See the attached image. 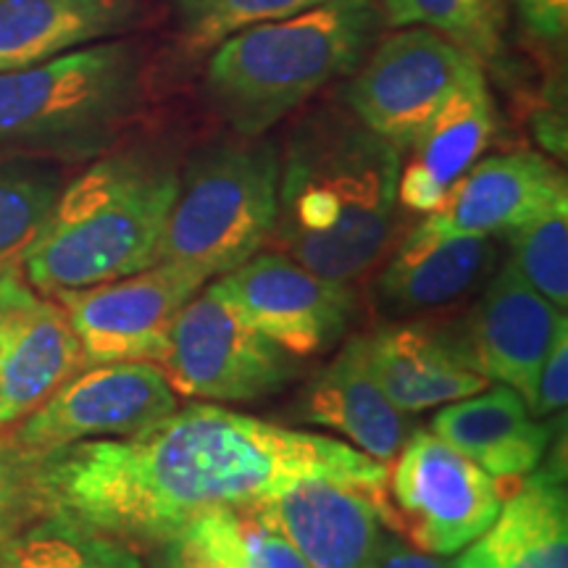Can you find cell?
<instances>
[{"label":"cell","instance_id":"obj_1","mask_svg":"<svg viewBox=\"0 0 568 568\" xmlns=\"http://www.w3.org/2000/svg\"><path fill=\"white\" fill-rule=\"evenodd\" d=\"M387 464L345 439L209 406L176 408L130 437L84 439L38 456L45 510L138 545H161L209 510L266 500L305 479L385 493Z\"/></svg>","mask_w":568,"mask_h":568},{"label":"cell","instance_id":"obj_2","mask_svg":"<svg viewBox=\"0 0 568 568\" xmlns=\"http://www.w3.org/2000/svg\"><path fill=\"white\" fill-rule=\"evenodd\" d=\"M403 151L347 105H318L280 153L276 245L297 264L351 284L385 255L395 234Z\"/></svg>","mask_w":568,"mask_h":568},{"label":"cell","instance_id":"obj_3","mask_svg":"<svg viewBox=\"0 0 568 568\" xmlns=\"http://www.w3.org/2000/svg\"><path fill=\"white\" fill-rule=\"evenodd\" d=\"M180 172L155 151H109L63 184L21 258L42 295L122 280L153 266Z\"/></svg>","mask_w":568,"mask_h":568},{"label":"cell","instance_id":"obj_4","mask_svg":"<svg viewBox=\"0 0 568 568\" xmlns=\"http://www.w3.org/2000/svg\"><path fill=\"white\" fill-rule=\"evenodd\" d=\"M379 21L376 0H324L232 34L205 67L213 109L234 134L264 138L326 84L358 69Z\"/></svg>","mask_w":568,"mask_h":568},{"label":"cell","instance_id":"obj_5","mask_svg":"<svg viewBox=\"0 0 568 568\" xmlns=\"http://www.w3.org/2000/svg\"><path fill=\"white\" fill-rule=\"evenodd\" d=\"M145 98V55L103 40L0 74V155L80 163L109 153Z\"/></svg>","mask_w":568,"mask_h":568},{"label":"cell","instance_id":"obj_6","mask_svg":"<svg viewBox=\"0 0 568 568\" xmlns=\"http://www.w3.org/2000/svg\"><path fill=\"white\" fill-rule=\"evenodd\" d=\"M280 151L264 138L213 140L184 163L155 264H176L205 282L264 247L274 234Z\"/></svg>","mask_w":568,"mask_h":568},{"label":"cell","instance_id":"obj_7","mask_svg":"<svg viewBox=\"0 0 568 568\" xmlns=\"http://www.w3.org/2000/svg\"><path fill=\"white\" fill-rule=\"evenodd\" d=\"M163 374L205 403H258L301 376L293 353L253 326L222 284H203L176 316Z\"/></svg>","mask_w":568,"mask_h":568},{"label":"cell","instance_id":"obj_8","mask_svg":"<svg viewBox=\"0 0 568 568\" xmlns=\"http://www.w3.org/2000/svg\"><path fill=\"white\" fill-rule=\"evenodd\" d=\"M393 535L435 558H450L489 529L503 506L500 481L435 432H410L387 474Z\"/></svg>","mask_w":568,"mask_h":568},{"label":"cell","instance_id":"obj_9","mask_svg":"<svg viewBox=\"0 0 568 568\" xmlns=\"http://www.w3.org/2000/svg\"><path fill=\"white\" fill-rule=\"evenodd\" d=\"M477 63L443 34L400 27L347 84L345 105L374 134L408 151Z\"/></svg>","mask_w":568,"mask_h":568},{"label":"cell","instance_id":"obj_10","mask_svg":"<svg viewBox=\"0 0 568 568\" xmlns=\"http://www.w3.org/2000/svg\"><path fill=\"white\" fill-rule=\"evenodd\" d=\"M203 284L201 274L159 261L122 280L51 297L61 303L80 337L84 366L113 361L161 364L176 316Z\"/></svg>","mask_w":568,"mask_h":568},{"label":"cell","instance_id":"obj_11","mask_svg":"<svg viewBox=\"0 0 568 568\" xmlns=\"http://www.w3.org/2000/svg\"><path fill=\"white\" fill-rule=\"evenodd\" d=\"M176 408L180 397L161 366L113 361L80 368L11 429L24 447L48 453L84 439L130 437Z\"/></svg>","mask_w":568,"mask_h":568},{"label":"cell","instance_id":"obj_12","mask_svg":"<svg viewBox=\"0 0 568 568\" xmlns=\"http://www.w3.org/2000/svg\"><path fill=\"white\" fill-rule=\"evenodd\" d=\"M216 282L247 322L295 358L329 351L355 314L345 282L324 280L282 251H258Z\"/></svg>","mask_w":568,"mask_h":568},{"label":"cell","instance_id":"obj_13","mask_svg":"<svg viewBox=\"0 0 568 568\" xmlns=\"http://www.w3.org/2000/svg\"><path fill=\"white\" fill-rule=\"evenodd\" d=\"M84 368L67 311L34 290L21 264L0 266V385L13 426Z\"/></svg>","mask_w":568,"mask_h":568},{"label":"cell","instance_id":"obj_14","mask_svg":"<svg viewBox=\"0 0 568 568\" xmlns=\"http://www.w3.org/2000/svg\"><path fill=\"white\" fill-rule=\"evenodd\" d=\"M566 329L564 308L539 295L506 261L489 276L460 332L479 372L489 382L516 389L529 406L539 368Z\"/></svg>","mask_w":568,"mask_h":568},{"label":"cell","instance_id":"obj_15","mask_svg":"<svg viewBox=\"0 0 568 568\" xmlns=\"http://www.w3.org/2000/svg\"><path fill=\"white\" fill-rule=\"evenodd\" d=\"M264 503L308 568H374L389 524L387 489L305 479Z\"/></svg>","mask_w":568,"mask_h":568},{"label":"cell","instance_id":"obj_16","mask_svg":"<svg viewBox=\"0 0 568 568\" xmlns=\"http://www.w3.org/2000/svg\"><path fill=\"white\" fill-rule=\"evenodd\" d=\"M366 355L379 387L408 416L464 400L489 385L460 329L387 324L366 335Z\"/></svg>","mask_w":568,"mask_h":568},{"label":"cell","instance_id":"obj_17","mask_svg":"<svg viewBox=\"0 0 568 568\" xmlns=\"http://www.w3.org/2000/svg\"><path fill=\"white\" fill-rule=\"evenodd\" d=\"M290 422L337 432L379 464H393L414 432L406 410L389 400L368 366L366 335L347 339L343 351L301 389L290 406Z\"/></svg>","mask_w":568,"mask_h":568},{"label":"cell","instance_id":"obj_18","mask_svg":"<svg viewBox=\"0 0 568 568\" xmlns=\"http://www.w3.org/2000/svg\"><path fill=\"white\" fill-rule=\"evenodd\" d=\"M568 205L566 174L542 153L489 155L468 169L435 213L424 216L456 234H508Z\"/></svg>","mask_w":568,"mask_h":568},{"label":"cell","instance_id":"obj_19","mask_svg":"<svg viewBox=\"0 0 568 568\" xmlns=\"http://www.w3.org/2000/svg\"><path fill=\"white\" fill-rule=\"evenodd\" d=\"M495 134V98L477 63L408 148L410 161L400 166L397 203L418 216L435 213L493 145Z\"/></svg>","mask_w":568,"mask_h":568},{"label":"cell","instance_id":"obj_20","mask_svg":"<svg viewBox=\"0 0 568 568\" xmlns=\"http://www.w3.org/2000/svg\"><path fill=\"white\" fill-rule=\"evenodd\" d=\"M497 243L487 234L445 232L422 219L395 247L376 282L379 305L393 316H416L453 305L493 276Z\"/></svg>","mask_w":568,"mask_h":568},{"label":"cell","instance_id":"obj_21","mask_svg":"<svg viewBox=\"0 0 568 568\" xmlns=\"http://www.w3.org/2000/svg\"><path fill=\"white\" fill-rule=\"evenodd\" d=\"M429 426V432L497 481L537 471L552 435L550 426L531 414L527 400L506 385L447 403L432 416Z\"/></svg>","mask_w":568,"mask_h":568},{"label":"cell","instance_id":"obj_22","mask_svg":"<svg viewBox=\"0 0 568 568\" xmlns=\"http://www.w3.org/2000/svg\"><path fill=\"white\" fill-rule=\"evenodd\" d=\"M447 568H568V495L556 466L531 471Z\"/></svg>","mask_w":568,"mask_h":568},{"label":"cell","instance_id":"obj_23","mask_svg":"<svg viewBox=\"0 0 568 568\" xmlns=\"http://www.w3.org/2000/svg\"><path fill=\"white\" fill-rule=\"evenodd\" d=\"M138 0H0V74L138 30Z\"/></svg>","mask_w":568,"mask_h":568},{"label":"cell","instance_id":"obj_24","mask_svg":"<svg viewBox=\"0 0 568 568\" xmlns=\"http://www.w3.org/2000/svg\"><path fill=\"white\" fill-rule=\"evenodd\" d=\"M153 568H308L264 500L193 518L155 545Z\"/></svg>","mask_w":568,"mask_h":568},{"label":"cell","instance_id":"obj_25","mask_svg":"<svg viewBox=\"0 0 568 568\" xmlns=\"http://www.w3.org/2000/svg\"><path fill=\"white\" fill-rule=\"evenodd\" d=\"M0 568H145L138 548L82 518L45 510L0 550Z\"/></svg>","mask_w":568,"mask_h":568},{"label":"cell","instance_id":"obj_26","mask_svg":"<svg viewBox=\"0 0 568 568\" xmlns=\"http://www.w3.org/2000/svg\"><path fill=\"white\" fill-rule=\"evenodd\" d=\"M63 190L55 161L0 155V266L21 264Z\"/></svg>","mask_w":568,"mask_h":568},{"label":"cell","instance_id":"obj_27","mask_svg":"<svg viewBox=\"0 0 568 568\" xmlns=\"http://www.w3.org/2000/svg\"><path fill=\"white\" fill-rule=\"evenodd\" d=\"M387 24L424 27L443 34L479 63L495 61L506 45L503 0H379Z\"/></svg>","mask_w":568,"mask_h":568},{"label":"cell","instance_id":"obj_28","mask_svg":"<svg viewBox=\"0 0 568 568\" xmlns=\"http://www.w3.org/2000/svg\"><path fill=\"white\" fill-rule=\"evenodd\" d=\"M510 264L539 295L566 311L568 305V205L506 234Z\"/></svg>","mask_w":568,"mask_h":568},{"label":"cell","instance_id":"obj_29","mask_svg":"<svg viewBox=\"0 0 568 568\" xmlns=\"http://www.w3.org/2000/svg\"><path fill=\"white\" fill-rule=\"evenodd\" d=\"M324 0H176V30L190 48H216L232 34L295 17Z\"/></svg>","mask_w":568,"mask_h":568},{"label":"cell","instance_id":"obj_30","mask_svg":"<svg viewBox=\"0 0 568 568\" xmlns=\"http://www.w3.org/2000/svg\"><path fill=\"white\" fill-rule=\"evenodd\" d=\"M38 456L19 443L11 426L0 429V550L19 529L45 514L38 487Z\"/></svg>","mask_w":568,"mask_h":568},{"label":"cell","instance_id":"obj_31","mask_svg":"<svg viewBox=\"0 0 568 568\" xmlns=\"http://www.w3.org/2000/svg\"><path fill=\"white\" fill-rule=\"evenodd\" d=\"M568 397V329L560 332L552 343L548 358L537 374L535 395L529 400V410L537 418H548L566 408Z\"/></svg>","mask_w":568,"mask_h":568},{"label":"cell","instance_id":"obj_32","mask_svg":"<svg viewBox=\"0 0 568 568\" xmlns=\"http://www.w3.org/2000/svg\"><path fill=\"white\" fill-rule=\"evenodd\" d=\"M527 30L545 45H564L568 32V0H510Z\"/></svg>","mask_w":568,"mask_h":568},{"label":"cell","instance_id":"obj_33","mask_svg":"<svg viewBox=\"0 0 568 568\" xmlns=\"http://www.w3.org/2000/svg\"><path fill=\"white\" fill-rule=\"evenodd\" d=\"M374 568H447L443 560L435 556H426L410 548L406 539L397 535H385L376 552Z\"/></svg>","mask_w":568,"mask_h":568},{"label":"cell","instance_id":"obj_34","mask_svg":"<svg viewBox=\"0 0 568 568\" xmlns=\"http://www.w3.org/2000/svg\"><path fill=\"white\" fill-rule=\"evenodd\" d=\"M9 422H6V397H3V385H0V429H6Z\"/></svg>","mask_w":568,"mask_h":568}]
</instances>
